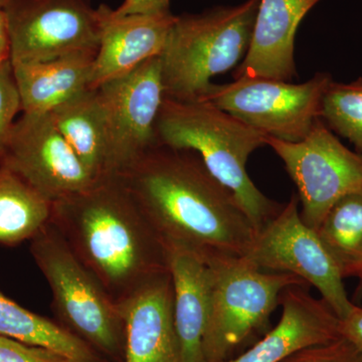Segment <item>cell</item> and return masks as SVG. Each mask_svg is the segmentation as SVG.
Returning a JSON list of instances; mask_svg holds the SVG:
<instances>
[{
	"label": "cell",
	"instance_id": "obj_1",
	"mask_svg": "<svg viewBox=\"0 0 362 362\" xmlns=\"http://www.w3.org/2000/svg\"><path fill=\"white\" fill-rule=\"evenodd\" d=\"M119 177L163 247L246 257L257 232L237 197L190 150L158 144Z\"/></svg>",
	"mask_w": 362,
	"mask_h": 362
},
{
	"label": "cell",
	"instance_id": "obj_2",
	"mask_svg": "<svg viewBox=\"0 0 362 362\" xmlns=\"http://www.w3.org/2000/svg\"><path fill=\"white\" fill-rule=\"evenodd\" d=\"M52 223L116 302L168 269L163 244L119 176L52 204Z\"/></svg>",
	"mask_w": 362,
	"mask_h": 362
},
{
	"label": "cell",
	"instance_id": "obj_3",
	"mask_svg": "<svg viewBox=\"0 0 362 362\" xmlns=\"http://www.w3.org/2000/svg\"><path fill=\"white\" fill-rule=\"evenodd\" d=\"M156 135L159 144L190 150L201 157L207 170L232 190L257 233L284 206L267 197L246 170L252 152L266 145L265 133L211 102L165 97L157 118Z\"/></svg>",
	"mask_w": 362,
	"mask_h": 362
},
{
	"label": "cell",
	"instance_id": "obj_4",
	"mask_svg": "<svg viewBox=\"0 0 362 362\" xmlns=\"http://www.w3.org/2000/svg\"><path fill=\"white\" fill-rule=\"evenodd\" d=\"M259 0L176 16L160 56L165 97L202 100L214 76L237 68L246 57Z\"/></svg>",
	"mask_w": 362,
	"mask_h": 362
},
{
	"label": "cell",
	"instance_id": "obj_5",
	"mask_svg": "<svg viewBox=\"0 0 362 362\" xmlns=\"http://www.w3.org/2000/svg\"><path fill=\"white\" fill-rule=\"evenodd\" d=\"M209 261L213 285L202 346L204 362L237 356L249 339L268 331L286 288L309 287L292 274L259 270L244 257L211 256Z\"/></svg>",
	"mask_w": 362,
	"mask_h": 362
},
{
	"label": "cell",
	"instance_id": "obj_6",
	"mask_svg": "<svg viewBox=\"0 0 362 362\" xmlns=\"http://www.w3.org/2000/svg\"><path fill=\"white\" fill-rule=\"evenodd\" d=\"M30 252L66 325L83 341L115 352L123 329L118 304L52 221L33 238Z\"/></svg>",
	"mask_w": 362,
	"mask_h": 362
},
{
	"label": "cell",
	"instance_id": "obj_7",
	"mask_svg": "<svg viewBox=\"0 0 362 362\" xmlns=\"http://www.w3.org/2000/svg\"><path fill=\"white\" fill-rule=\"evenodd\" d=\"M332 81L317 73L301 84L265 78H242L228 84H211L204 99L267 136L284 141L303 139L317 119Z\"/></svg>",
	"mask_w": 362,
	"mask_h": 362
},
{
	"label": "cell",
	"instance_id": "obj_8",
	"mask_svg": "<svg viewBox=\"0 0 362 362\" xmlns=\"http://www.w3.org/2000/svg\"><path fill=\"white\" fill-rule=\"evenodd\" d=\"M296 185L302 221L318 230L331 207L345 195L362 192V156L345 147L320 118L303 139L284 141L266 136Z\"/></svg>",
	"mask_w": 362,
	"mask_h": 362
},
{
	"label": "cell",
	"instance_id": "obj_9",
	"mask_svg": "<svg viewBox=\"0 0 362 362\" xmlns=\"http://www.w3.org/2000/svg\"><path fill=\"white\" fill-rule=\"evenodd\" d=\"M298 197L292 195L280 213L256 235L245 259L259 270L289 273L320 292L340 320L354 308L337 262L315 230L302 221Z\"/></svg>",
	"mask_w": 362,
	"mask_h": 362
},
{
	"label": "cell",
	"instance_id": "obj_10",
	"mask_svg": "<svg viewBox=\"0 0 362 362\" xmlns=\"http://www.w3.org/2000/svg\"><path fill=\"white\" fill-rule=\"evenodd\" d=\"M106 119V175H120L159 144L156 123L165 99L160 57L97 89Z\"/></svg>",
	"mask_w": 362,
	"mask_h": 362
},
{
	"label": "cell",
	"instance_id": "obj_11",
	"mask_svg": "<svg viewBox=\"0 0 362 362\" xmlns=\"http://www.w3.org/2000/svg\"><path fill=\"white\" fill-rule=\"evenodd\" d=\"M11 64L97 52L102 23L89 0H9Z\"/></svg>",
	"mask_w": 362,
	"mask_h": 362
},
{
	"label": "cell",
	"instance_id": "obj_12",
	"mask_svg": "<svg viewBox=\"0 0 362 362\" xmlns=\"http://www.w3.org/2000/svg\"><path fill=\"white\" fill-rule=\"evenodd\" d=\"M0 164L52 204L84 192L95 180L54 125L49 113H23L14 122Z\"/></svg>",
	"mask_w": 362,
	"mask_h": 362
},
{
	"label": "cell",
	"instance_id": "obj_13",
	"mask_svg": "<svg viewBox=\"0 0 362 362\" xmlns=\"http://www.w3.org/2000/svg\"><path fill=\"white\" fill-rule=\"evenodd\" d=\"M117 304L125 334V362H180L168 269L147 279Z\"/></svg>",
	"mask_w": 362,
	"mask_h": 362
},
{
	"label": "cell",
	"instance_id": "obj_14",
	"mask_svg": "<svg viewBox=\"0 0 362 362\" xmlns=\"http://www.w3.org/2000/svg\"><path fill=\"white\" fill-rule=\"evenodd\" d=\"M98 11L102 30L90 78L93 90L160 57L176 20L171 13L116 16L105 4Z\"/></svg>",
	"mask_w": 362,
	"mask_h": 362
},
{
	"label": "cell",
	"instance_id": "obj_15",
	"mask_svg": "<svg viewBox=\"0 0 362 362\" xmlns=\"http://www.w3.org/2000/svg\"><path fill=\"white\" fill-rule=\"evenodd\" d=\"M277 325L239 356L221 362H282L299 350L337 339L341 320L323 299L305 286H290L281 294Z\"/></svg>",
	"mask_w": 362,
	"mask_h": 362
},
{
	"label": "cell",
	"instance_id": "obj_16",
	"mask_svg": "<svg viewBox=\"0 0 362 362\" xmlns=\"http://www.w3.org/2000/svg\"><path fill=\"white\" fill-rule=\"evenodd\" d=\"M320 0H259L246 57L233 80L265 78L291 82L297 76L295 37L300 23Z\"/></svg>",
	"mask_w": 362,
	"mask_h": 362
},
{
	"label": "cell",
	"instance_id": "obj_17",
	"mask_svg": "<svg viewBox=\"0 0 362 362\" xmlns=\"http://www.w3.org/2000/svg\"><path fill=\"white\" fill-rule=\"evenodd\" d=\"M173 286V314L180 362H204V338L211 308L213 273L209 256L165 245Z\"/></svg>",
	"mask_w": 362,
	"mask_h": 362
},
{
	"label": "cell",
	"instance_id": "obj_18",
	"mask_svg": "<svg viewBox=\"0 0 362 362\" xmlns=\"http://www.w3.org/2000/svg\"><path fill=\"white\" fill-rule=\"evenodd\" d=\"M97 52H80L37 63H16L21 112L45 114L90 89Z\"/></svg>",
	"mask_w": 362,
	"mask_h": 362
},
{
	"label": "cell",
	"instance_id": "obj_19",
	"mask_svg": "<svg viewBox=\"0 0 362 362\" xmlns=\"http://www.w3.org/2000/svg\"><path fill=\"white\" fill-rule=\"evenodd\" d=\"M54 125L95 180L107 169L106 119L97 90H87L49 112Z\"/></svg>",
	"mask_w": 362,
	"mask_h": 362
},
{
	"label": "cell",
	"instance_id": "obj_20",
	"mask_svg": "<svg viewBox=\"0 0 362 362\" xmlns=\"http://www.w3.org/2000/svg\"><path fill=\"white\" fill-rule=\"evenodd\" d=\"M52 218V202L0 164V244L14 246L33 240Z\"/></svg>",
	"mask_w": 362,
	"mask_h": 362
},
{
	"label": "cell",
	"instance_id": "obj_21",
	"mask_svg": "<svg viewBox=\"0 0 362 362\" xmlns=\"http://www.w3.org/2000/svg\"><path fill=\"white\" fill-rule=\"evenodd\" d=\"M0 337L54 350L78 362H96L88 343L0 293Z\"/></svg>",
	"mask_w": 362,
	"mask_h": 362
},
{
	"label": "cell",
	"instance_id": "obj_22",
	"mask_svg": "<svg viewBox=\"0 0 362 362\" xmlns=\"http://www.w3.org/2000/svg\"><path fill=\"white\" fill-rule=\"evenodd\" d=\"M316 232L343 278L358 277L362 272V192L340 199Z\"/></svg>",
	"mask_w": 362,
	"mask_h": 362
},
{
	"label": "cell",
	"instance_id": "obj_23",
	"mask_svg": "<svg viewBox=\"0 0 362 362\" xmlns=\"http://www.w3.org/2000/svg\"><path fill=\"white\" fill-rule=\"evenodd\" d=\"M320 119L362 156V78L347 84L331 81L321 102Z\"/></svg>",
	"mask_w": 362,
	"mask_h": 362
},
{
	"label": "cell",
	"instance_id": "obj_24",
	"mask_svg": "<svg viewBox=\"0 0 362 362\" xmlns=\"http://www.w3.org/2000/svg\"><path fill=\"white\" fill-rule=\"evenodd\" d=\"M282 362H362V350L349 338L340 337L299 350Z\"/></svg>",
	"mask_w": 362,
	"mask_h": 362
},
{
	"label": "cell",
	"instance_id": "obj_25",
	"mask_svg": "<svg viewBox=\"0 0 362 362\" xmlns=\"http://www.w3.org/2000/svg\"><path fill=\"white\" fill-rule=\"evenodd\" d=\"M20 111V93L14 78L13 65L11 62H7L0 66V153Z\"/></svg>",
	"mask_w": 362,
	"mask_h": 362
},
{
	"label": "cell",
	"instance_id": "obj_26",
	"mask_svg": "<svg viewBox=\"0 0 362 362\" xmlns=\"http://www.w3.org/2000/svg\"><path fill=\"white\" fill-rule=\"evenodd\" d=\"M0 362H78L54 350L0 337Z\"/></svg>",
	"mask_w": 362,
	"mask_h": 362
},
{
	"label": "cell",
	"instance_id": "obj_27",
	"mask_svg": "<svg viewBox=\"0 0 362 362\" xmlns=\"http://www.w3.org/2000/svg\"><path fill=\"white\" fill-rule=\"evenodd\" d=\"M170 0H124L120 6L113 9L116 16L129 14H164L170 13Z\"/></svg>",
	"mask_w": 362,
	"mask_h": 362
},
{
	"label": "cell",
	"instance_id": "obj_28",
	"mask_svg": "<svg viewBox=\"0 0 362 362\" xmlns=\"http://www.w3.org/2000/svg\"><path fill=\"white\" fill-rule=\"evenodd\" d=\"M342 337L349 338L362 350V308L356 306L351 309L346 318L341 320Z\"/></svg>",
	"mask_w": 362,
	"mask_h": 362
},
{
	"label": "cell",
	"instance_id": "obj_29",
	"mask_svg": "<svg viewBox=\"0 0 362 362\" xmlns=\"http://www.w3.org/2000/svg\"><path fill=\"white\" fill-rule=\"evenodd\" d=\"M11 47L8 23L4 9H0V66L11 62Z\"/></svg>",
	"mask_w": 362,
	"mask_h": 362
},
{
	"label": "cell",
	"instance_id": "obj_30",
	"mask_svg": "<svg viewBox=\"0 0 362 362\" xmlns=\"http://www.w3.org/2000/svg\"><path fill=\"white\" fill-rule=\"evenodd\" d=\"M9 0H0V9L6 8L7 4H8Z\"/></svg>",
	"mask_w": 362,
	"mask_h": 362
},
{
	"label": "cell",
	"instance_id": "obj_31",
	"mask_svg": "<svg viewBox=\"0 0 362 362\" xmlns=\"http://www.w3.org/2000/svg\"><path fill=\"white\" fill-rule=\"evenodd\" d=\"M359 280H361V287H359V289L362 290V272L361 273V275L358 276Z\"/></svg>",
	"mask_w": 362,
	"mask_h": 362
}]
</instances>
